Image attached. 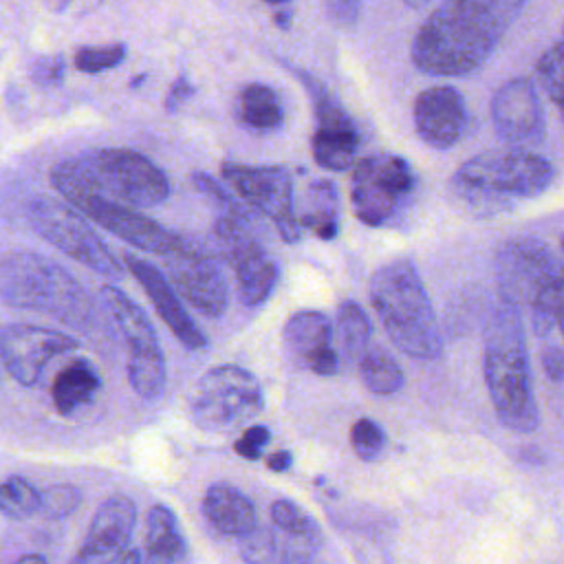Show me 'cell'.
<instances>
[{
  "instance_id": "6da1fadb",
  "label": "cell",
  "mask_w": 564,
  "mask_h": 564,
  "mask_svg": "<svg viewBox=\"0 0 564 564\" xmlns=\"http://www.w3.org/2000/svg\"><path fill=\"white\" fill-rule=\"evenodd\" d=\"M529 0H445L416 31L412 62L427 75L478 70Z\"/></svg>"
},
{
  "instance_id": "7a4b0ae2",
  "label": "cell",
  "mask_w": 564,
  "mask_h": 564,
  "mask_svg": "<svg viewBox=\"0 0 564 564\" xmlns=\"http://www.w3.org/2000/svg\"><path fill=\"white\" fill-rule=\"evenodd\" d=\"M482 375L500 423L518 434L535 432L540 410L531 379L524 317L518 306L502 300L491 308L485 324Z\"/></svg>"
},
{
  "instance_id": "3957f363",
  "label": "cell",
  "mask_w": 564,
  "mask_h": 564,
  "mask_svg": "<svg viewBox=\"0 0 564 564\" xmlns=\"http://www.w3.org/2000/svg\"><path fill=\"white\" fill-rule=\"evenodd\" d=\"M51 185L75 207L88 196H104L130 207H154L170 196L165 172L128 148H101L59 161Z\"/></svg>"
},
{
  "instance_id": "277c9868",
  "label": "cell",
  "mask_w": 564,
  "mask_h": 564,
  "mask_svg": "<svg viewBox=\"0 0 564 564\" xmlns=\"http://www.w3.org/2000/svg\"><path fill=\"white\" fill-rule=\"evenodd\" d=\"M368 297L386 335L403 355L432 361L443 352L438 319L412 260L397 258L379 267L370 278Z\"/></svg>"
},
{
  "instance_id": "5b68a950",
  "label": "cell",
  "mask_w": 564,
  "mask_h": 564,
  "mask_svg": "<svg viewBox=\"0 0 564 564\" xmlns=\"http://www.w3.org/2000/svg\"><path fill=\"white\" fill-rule=\"evenodd\" d=\"M553 165L527 148L487 150L467 159L452 176L456 200L476 216L505 212L518 198L540 196L553 183Z\"/></svg>"
},
{
  "instance_id": "8992f818",
  "label": "cell",
  "mask_w": 564,
  "mask_h": 564,
  "mask_svg": "<svg viewBox=\"0 0 564 564\" xmlns=\"http://www.w3.org/2000/svg\"><path fill=\"white\" fill-rule=\"evenodd\" d=\"M0 297L15 308L46 313L75 328L93 322V304L84 286L55 260L35 251H15L0 260Z\"/></svg>"
},
{
  "instance_id": "52a82bcc",
  "label": "cell",
  "mask_w": 564,
  "mask_h": 564,
  "mask_svg": "<svg viewBox=\"0 0 564 564\" xmlns=\"http://www.w3.org/2000/svg\"><path fill=\"white\" fill-rule=\"evenodd\" d=\"M187 410L200 430L229 432L260 414L262 390L249 370L236 364L216 366L192 386Z\"/></svg>"
},
{
  "instance_id": "ba28073f",
  "label": "cell",
  "mask_w": 564,
  "mask_h": 564,
  "mask_svg": "<svg viewBox=\"0 0 564 564\" xmlns=\"http://www.w3.org/2000/svg\"><path fill=\"white\" fill-rule=\"evenodd\" d=\"M29 225L48 245L77 260L79 264L106 275L121 278L123 269L106 242L93 231L84 214L70 203L37 196L26 207Z\"/></svg>"
},
{
  "instance_id": "9c48e42d",
  "label": "cell",
  "mask_w": 564,
  "mask_h": 564,
  "mask_svg": "<svg viewBox=\"0 0 564 564\" xmlns=\"http://www.w3.org/2000/svg\"><path fill=\"white\" fill-rule=\"evenodd\" d=\"M101 300L126 339L128 381L141 399H156L165 388V357L148 315L119 289L106 284Z\"/></svg>"
},
{
  "instance_id": "30bf717a",
  "label": "cell",
  "mask_w": 564,
  "mask_h": 564,
  "mask_svg": "<svg viewBox=\"0 0 564 564\" xmlns=\"http://www.w3.org/2000/svg\"><path fill=\"white\" fill-rule=\"evenodd\" d=\"M414 189V172L403 156L370 154L355 163L350 203L355 216L370 227L388 223Z\"/></svg>"
},
{
  "instance_id": "8fae6325",
  "label": "cell",
  "mask_w": 564,
  "mask_h": 564,
  "mask_svg": "<svg viewBox=\"0 0 564 564\" xmlns=\"http://www.w3.org/2000/svg\"><path fill=\"white\" fill-rule=\"evenodd\" d=\"M494 269L500 300L522 311L564 269V260L540 238L520 236L498 247Z\"/></svg>"
},
{
  "instance_id": "7c38bea8",
  "label": "cell",
  "mask_w": 564,
  "mask_h": 564,
  "mask_svg": "<svg viewBox=\"0 0 564 564\" xmlns=\"http://www.w3.org/2000/svg\"><path fill=\"white\" fill-rule=\"evenodd\" d=\"M223 178L258 214L267 216L284 242L302 238V225L293 209V181L280 165H240L225 161Z\"/></svg>"
},
{
  "instance_id": "4fadbf2b",
  "label": "cell",
  "mask_w": 564,
  "mask_h": 564,
  "mask_svg": "<svg viewBox=\"0 0 564 564\" xmlns=\"http://www.w3.org/2000/svg\"><path fill=\"white\" fill-rule=\"evenodd\" d=\"M214 238L218 251L231 267L238 284L240 304L253 308L269 300L275 289L280 269L258 238L249 231V223L216 216Z\"/></svg>"
},
{
  "instance_id": "5bb4252c",
  "label": "cell",
  "mask_w": 564,
  "mask_h": 564,
  "mask_svg": "<svg viewBox=\"0 0 564 564\" xmlns=\"http://www.w3.org/2000/svg\"><path fill=\"white\" fill-rule=\"evenodd\" d=\"M163 258L167 280L185 302L207 317H220L225 313L229 291L216 256L183 238V242Z\"/></svg>"
},
{
  "instance_id": "9a60e30c",
  "label": "cell",
  "mask_w": 564,
  "mask_h": 564,
  "mask_svg": "<svg viewBox=\"0 0 564 564\" xmlns=\"http://www.w3.org/2000/svg\"><path fill=\"white\" fill-rule=\"evenodd\" d=\"M77 348V339L35 324H11L0 330V357L20 386H35L46 364Z\"/></svg>"
},
{
  "instance_id": "2e32d148",
  "label": "cell",
  "mask_w": 564,
  "mask_h": 564,
  "mask_svg": "<svg viewBox=\"0 0 564 564\" xmlns=\"http://www.w3.org/2000/svg\"><path fill=\"white\" fill-rule=\"evenodd\" d=\"M496 134L509 148L538 145L544 139V110L531 79L513 77L505 82L489 104Z\"/></svg>"
},
{
  "instance_id": "e0dca14e",
  "label": "cell",
  "mask_w": 564,
  "mask_h": 564,
  "mask_svg": "<svg viewBox=\"0 0 564 564\" xmlns=\"http://www.w3.org/2000/svg\"><path fill=\"white\" fill-rule=\"evenodd\" d=\"M75 209H79L84 216H88L93 223L115 234L123 242L148 253L167 256L183 242L178 234L165 229L134 207L104 196H88L79 205H75Z\"/></svg>"
},
{
  "instance_id": "ac0fdd59",
  "label": "cell",
  "mask_w": 564,
  "mask_h": 564,
  "mask_svg": "<svg viewBox=\"0 0 564 564\" xmlns=\"http://www.w3.org/2000/svg\"><path fill=\"white\" fill-rule=\"evenodd\" d=\"M137 522V505L123 494L101 502L90 520L84 544L68 564H115L128 551V540Z\"/></svg>"
},
{
  "instance_id": "d6986e66",
  "label": "cell",
  "mask_w": 564,
  "mask_h": 564,
  "mask_svg": "<svg viewBox=\"0 0 564 564\" xmlns=\"http://www.w3.org/2000/svg\"><path fill=\"white\" fill-rule=\"evenodd\" d=\"M289 357L319 377H333L339 370V355L333 348L330 319L319 311L293 313L282 330Z\"/></svg>"
},
{
  "instance_id": "ffe728a7",
  "label": "cell",
  "mask_w": 564,
  "mask_h": 564,
  "mask_svg": "<svg viewBox=\"0 0 564 564\" xmlns=\"http://www.w3.org/2000/svg\"><path fill=\"white\" fill-rule=\"evenodd\" d=\"M412 117L419 137L430 148L447 150L465 130V99L454 86H432L414 99Z\"/></svg>"
},
{
  "instance_id": "44dd1931",
  "label": "cell",
  "mask_w": 564,
  "mask_h": 564,
  "mask_svg": "<svg viewBox=\"0 0 564 564\" xmlns=\"http://www.w3.org/2000/svg\"><path fill=\"white\" fill-rule=\"evenodd\" d=\"M126 267L134 275V280L141 284L150 302L154 304L159 317L165 322V326L172 330V335L189 350H200L207 344V337L196 326V322L189 317L185 306L178 300L176 289L172 282L150 262H145L139 256L126 253Z\"/></svg>"
},
{
  "instance_id": "7402d4cb",
  "label": "cell",
  "mask_w": 564,
  "mask_h": 564,
  "mask_svg": "<svg viewBox=\"0 0 564 564\" xmlns=\"http://www.w3.org/2000/svg\"><path fill=\"white\" fill-rule=\"evenodd\" d=\"M200 509L209 524L225 535L240 538L258 527V511L251 498L227 482L209 485Z\"/></svg>"
},
{
  "instance_id": "603a6c76",
  "label": "cell",
  "mask_w": 564,
  "mask_h": 564,
  "mask_svg": "<svg viewBox=\"0 0 564 564\" xmlns=\"http://www.w3.org/2000/svg\"><path fill=\"white\" fill-rule=\"evenodd\" d=\"M101 388V375L90 359H73L64 366L53 386L51 397L53 405L62 416H70L84 405H88Z\"/></svg>"
},
{
  "instance_id": "cb8c5ba5",
  "label": "cell",
  "mask_w": 564,
  "mask_h": 564,
  "mask_svg": "<svg viewBox=\"0 0 564 564\" xmlns=\"http://www.w3.org/2000/svg\"><path fill=\"white\" fill-rule=\"evenodd\" d=\"M300 225L322 240H333L339 231V194L333 181L317 178L304 192Z\"/></svg>"
},
{
  "instance_id": "d4e9b609",
  "label": "cell",
  "mask_w": 564,
  "mask_h": 564,
  "mask_svg": "<svg viewBox=\"0 0 564 564\" xmlns=\"http://www.w3.org/2000/svg\"><path fill=\"white\" fill-rule=\"evenodd\" d=\"M359 148V132L350 126H317L311 139V152L319 167L344 172L352 165Z\"/></svg>"
},
{
  "instance_id": "484cf974",
  "label": "cell",
  "mask_w": 564,
  "mask_h": 564,
  "mask_svg": "<svg viewBox=\"0 0 564 564\" xmlns=\"http://www.w3.org/2000/svg\"><path fill=\"white\" fill-rule=\"evenodd\" d=\"M145 549L152 560L176 562L185 553V540L178 520L165 505H152L145 516Z\"/></svg>"
},
{
  "instance_id": "4316f807",
  "label": "cell",
  "mask_w": 564,
  "mask_h": 564,
  "mask_svg": "<svg viewBox=\"0 0 564 564\" xmlns=\"http://www.w3.org/2000/svg\"><path fill=\"white\" fill-rule=\"evenodd\" d=\"M278 93L267 84H247L238 95V119L253 130H273L282 123Z\"/></svg>"
},
{
  "instance_id": "83f0119b",
  "label": "cell",
  "mask_w": 564,
  "mask_h": 564,
  "mask_svg": "<svg viewBox=\"0 0 564 564\" xmlns=\"http://www.w3.org/2000/svg\"><path fill=\"white\" fill-rule=\"evenodd\" d=\"M357 364H359V377L372 394L390 397L399 392L405 383L401 366L394 361V357H390L381 348H368Z\"/></svg>"
},
{
  "instance_id": "f1b7e54d",
  "label": "cell",
  "mask_w": 564,
  "mask_h": 564,
  "mask_svg": "<svg viewBox=\"0 0 564 564\" xmlns=\"http://www.w3.org/2000/svg\"><path fill=\"white\" fill-rule=\"evenodd\" d=\"M337 335H339V346L346 361H359L361 355L368 350L372 326L366 311L357 302L346 300L339 304Z\"/></svg>"
},
{
  "instance_id": "f546056e",
  "label": "cell",
  "mask_w": 564,
  "mask_h": 564,
  "mask_svg": "<svg viewBox=\"0 0 564 564\" xmlns=\"http://www.w3.org/2000/svg\"><path fill=\"white\" fill-rule=\"evenodd\" d=\"M42 509V494L22 476L0 480V513L11 520H24Z\"/></svg>"
},
{
  "instance_id": "4dcf8cb0",
  "label": "cell",
  "mask_w": 564,
  "mask_h": 564,
  "mask_svg": "<svg viewBox=\"0 0 564 564\" xmlns=\"http://www.w3.org/2000/svg\"><path fill=\"white\" fill-rule=\"evenodd\" d=\"M538 79L546 90L551 104L564 119V40L551 44L535 64Z\"/></svg>"
},
{
  "instance_id": "1f68e13d",
  "label": "cell",
  "mask_w": 564,
  "mask_h": 564,
  "mask_svg": "<svg viewBox=\"0 0 564 564\" xmlns=\"http://www.w3.org/2000/svg\"><path fill=\"white\" fill-rule=\"evenodd\" d=\"M238 551L245 564H273L280 553V544L273 531L258 524L253 531L238 538Z\"/></svg>"
},
{
  "instance_id": "d6a6232c",
  "label": "cell",
  "mask_w": 564,
  "mask_h": 564,
  "mask_svg": "<svg viewBox=\"0 0 564 564\" xmlns=\"http://www.w3.org/2000/svg\"><path fill=\"white\" fill-rule=\"evenodd\" d=\"M192 183L194 187L216 207L218 216H227V218H238L249 223V212L245 209V205H240L231 194H227L218 181H214L209 174L203 172H194L192 174Z\"/></svg>"
},
{
  "instance_id": "836d02e7",
  "label": "cell",
  "mask_w": 564,
  "mask_h": 564,
  "mask_svg": "<svg viewBox=\"0 0 564 564\" xmlns=\"http://www.w3.org/2000/svg\"><path fill=\"white\" fill-rule=\"evenodd\" d=\"M350 445L361 460H372L381 454L386 445V434L377 421L361 416L350 427Z\"/></svg>"
},
{
  "instance_id": "e575fe53",
  "label": "cell",
  "mask_w": 564,
  "mask_h": 564,
  "mask_svg": "<svg viewBox=\"0 0 564 564\" xmlns=\"http://www.w3.org/2000/svg\"><path fill=\"white\" fill-rule=\"evenodd\" d=\"M126 59V44H106V46H82L75 53V66L82 73H101L115 68Z\"/></svg>"
},
{
  "instance_id": "d590c367",
  "label": "cell",
  "mask_w": 564,
  "mask_h": 564,
  "mask_svg": "<svg viewBox=\"0 0 564 564\" xmlns=\"http://www.w3.org/2000/svg\"><path fill=\"white\" fill-rule=\"evenodd\" d=\"M79 498V489L73 485H53L42 491V509L51 518H64L77 509Z\"/></svg>"
},
{
  "instance_id": "8d00e7d4",
  "label": "cell",
  "mask_w": 564,
  "mask_h": 564,
  "mask_svg": "<svg viewBox=\"0 0 564 564\" xmlns=\"http://www.w3.org/2000/svg\"><path fill=\"white\" fill-rule=\"evenodd\" d=\"M64 68L66 62L62 55H42L31 64V79L42 88H51L62 84Z\"/></svg>"
},
{
  "instance_id": "74e56055",
  "label": "cell",
  "mask_w": 564,
  "mask_h": 564,
  "mask_svg": "<svg viewBox=\"0 0 564 564\" xmlns=\"http://www.w3.org/2000/svg\"><path fill=\"white\" fill-rule=\"evenodd\" d=\"M269 441H271L269 427H264V425H251V427H247V430L238 436V441L234 443V449H236V454L242 456L245 460H258Z\"/></svg>"
},
{
  "instance_id": "f35d334b",
  "label": "cell",
  "mask_w": 564,
  "mask_h": 564,
  "mask_svg": "<svg viewBox=\"0 0 564 564\" xmlns=\"http://www.w3.org/2000/svg\"><path fill=\"white\" fill-rule=\"evenodd\" d=\"M326 18L341 29H348L357 22L361 11V0H324Z\"/></svg>"
},
{
  "instance_id": "ab89813d",
  "label": "cell",
  "mask_w": 564,
  "mask_h": 564,
  "mask_svg": "<svg viewBox=\"0 0 564 564\" xmlns=\"http://www.w3.org/2000/svg\"><path fill=\"white\" fill-rule=\"evenodd\" d=\"M540 361L544 372L549 375L551 381H562L564 379V350L557 346H544L540 350Z\"/></svg>"
},
{
  "instance_id": "60d3db41",
  "label": "cell",
  "mask_w": 564,
  "mask_h": 564,
  "mask_svg": "<svg viewBox=\"0 0 564 564\" xmlns=\"http://www.w3.org/2000/svg\"><path fill=\"white\" fill-rule=\"evenodd\" d=\"M192 93H194V88H192L189 79H187L185 75L176 77V79H174V84H172V88H170V93H167L165 108H167V110H176V108H178V104H183Z\"/></svg>"
},
{
  "instance_id": "b9f144b4",
  "label": "cell",
  "mask_w": 564,
  "mask_h": 564,
  "mask_svg": "<svg viewBox=\"0 0 564 564\" xmlns=\"http://www.w3.org/2000/svg\"><path fill=\"white\" fill-rule=\"evenodd\" d=\"M291 460H293L291 452L278 449V452H273V454L267 458V467H269L271 471H286V469L291 467Z\"/></svg>"
},
{
  "instance_id": "7bdbcfd3",
  "label": "cell",
  "mask_w": 564,
  "mask_h": 564,
  "mask_svg": "<svg viewBox=\"0 0 564 564\" xmlns=\"http://www.w3.org/2000/svg\"><path fill=\"white\" fill-rule=\"evenodd\" d=\"M48 11H53V13H62V11H66L68 7H70V0H40Z\"/></svg>"
},
{
  "instance_id": "ee69618b",
  "label": "cell",
  "mask_w": 564,
  "mask_h": 564,
  "mask_svg": "<svg viewBox=\"0 0 564 564\" xmlns=\"http://www.w3.org/2000/svg\"><path fill=\"white\" fill-rule=\"evenodd\" d=\"M119 564H143V557H141V553H139L137 549H128V551L121 555Z\"/></svg>"
},
{
  "instance_id": "f6af8a7d",
  "label": "cell",
  "mask_w": 564,
  "mask_h": 564,
  "mask_svg": "<svg viewBox=\"0 0 564 564\" xmlns=\"http://www.w3.org/2000/svg\"><path fill=\"white\" fill-rule=\"evenodd\" d=\"M13 564H48V562L42 555H37V553H29V555L18 557Z\"/></svg>"
},
{
  "instance_id": "bcb514c9",
  "label": "cell",
  "mask_w": 564,
  "mask_h": 564,
  "mask_svg": "<svg viewBox=\"0 0 564 564\" xmlns=\"http://www.w3.org/2000/svg\"><path fill=\"white\" fill-rule=\"evenodd\" d=\"M273 22H275L280 29H289V26H291L289 13H275V15H273Z\"/></svg>"
},
{
  "instance_id": "7dc6e473",
  "label": "cell",
  "mask_w": 564,
  "mask_h": 564,
  "mask_svg": "<svg viewBox=\"0 0 564 564\" xmlns=\"http://www.w3.org/2000/svg\"><path fill=\"white\" fill-rule=\"evenodd\" d=\"M408 7H412V9H421V7H425L430 0H403Z\"/></svg>"
},
{
  "instance_id": "c3c4849f",
  "label": "cell",
  "mask_w": 564,
  "mask_h": 564,
  "mask_svg": "<svg viewBox=\"0 0 564 564\" xmlns=\"http://www.w3.org/2000/svg\"><path fill=\"white\" fill-rule=\"evenodd\" d=\"M557 328H560V333H562V337H564V315H562V319L557 322Z\"/></svg>"
},
{
  "instance_id": "681fc988",
  "label": "cell",
  "mask_w": 564,
  "mask_h": 564,
  "mask_svg": "<svg viewBox=\"0 0 564 564\" xmlns=\"http://www.w3.org/2000/svg\"><path fill=\"white\" fill-rule=\"evenodd\" d=\"M264 2H269V4H280V2H286V0H264Z\"/></svg>"
},
{
  "instance_id": "f907efd6",
  "label": "cell",
  "mask_w": 564,
  "mask_h": 564,
  "mask_svg": "<svg viewBox=\"0 0 564 564\" xmlns=\"http://www.w3.org/2000/svg\"><path fill=\"white\" fill-rule=\"evenodd\" d=\"M154 564H172V562H165V560H154Z\"/></svg>"
},
{
  "instance_id": "816d5d0a",
  "label": "cell",
  "mask_w": 564,
  "mask_h": 564,
  "mask_svg": "<svg viewBox=\"0 0 564 564\" xmlns=\"http://www.w3.org/2000/svg\"><path fill=\"white\" fill-rule=\"evenodd\" d=\"M560 245H562V249H564V234H562V238H560Z\"/></svg>"
},
{
  "instance_id": "f5cc1de1",
  "label": "cell",
  "mask_w": 564,
  "mask_h": 564,
  "mask_svg": "<svg viewBox=\"0 0 564 564\" xmlns=\"http://www.w3.org/2000/svg\"><path fill=\"white\" fill-rule=\"evenodd\" d=\"M295 564H308V562H295Z\"/></svg>"
},
{
  "instance_id": "db71d44e",
  "label": "cell",
  "mask_w": 564,
  "mask_h": 564,
  "mask_svg": "<svg viewBox=\"0 0 564 564\" xmlns=\"http://www.w3.org/2000/svg\"><path fill=\"white\" fill-rule=\"evenodd\" d=\"M562 33H564V24H562Z\"/></svg>"
}]
</instances>
